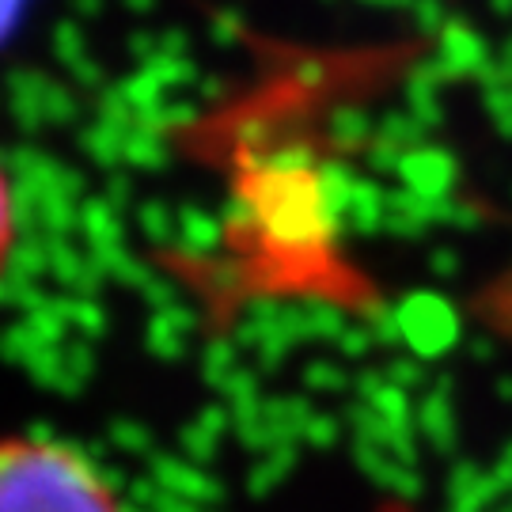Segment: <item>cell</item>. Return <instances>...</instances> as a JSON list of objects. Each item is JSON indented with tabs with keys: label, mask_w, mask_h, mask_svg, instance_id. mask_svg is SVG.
Here are the masks:
<instances>
[{
	"label": "cell",
	"mask_w": 512,
	"mask_h": 512,
	"mask_svg": "<svg viewBox=\"0 0 512 512\" xmlns=\"http://www.w3.org/2000/svg\"><path fill=\"white\" fill-rule=\"evenodd\" d=\"M0 512H126L99 463L42 433L0 437Z\"/></svg>",
	"instance_id": "1"
},
{
	"label": "cell",
	"mask_w": 512,
	"mask_h": 512,
	"mask_svg": "<svg viewBox=\"0 0 512 512\" xmlns=\"http://www.w3.org/2000/svg\"><path fill=\"white\" fill-rule=\"evenodd\" d=\"M12 239H16V202H12V186L0 171V274L12 255Z\"/></svg>",
	"instance_id": "2"
},
{
	"label": "cell",
	"mask_w": 512,
	"mask_h": 512,
	"mask_svg": "<svg viewBox=\"0 0 512 512\" xmlns=\"http://www.w3.org/2000/svg\"><path fill=\"white\" fill-rule=\"evenodd\" d=\"M27 8H31V0H0V46L16 35V27L23 23Z\"/></svg>",
	"instance_id": "3"
}]
</instances>
